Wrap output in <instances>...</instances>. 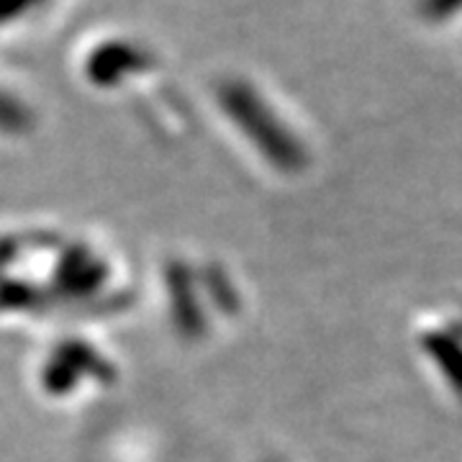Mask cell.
I'll use <instances>...</instances> for the list:
<instances>
[{"instance_id":"1","label":"cell","mask_w":462,"mask_h":462,"mask_svg":"<svg viewBox=\"0 0 462 462\" xmlns=\"http://www.w3.org/2000/svg\"><path fill=\"white\" fill-rule=\"evenodd\" d=\"M462 8V0H421V11L430 18H447L457 14Z\"/></svg>"}]
</instances>
